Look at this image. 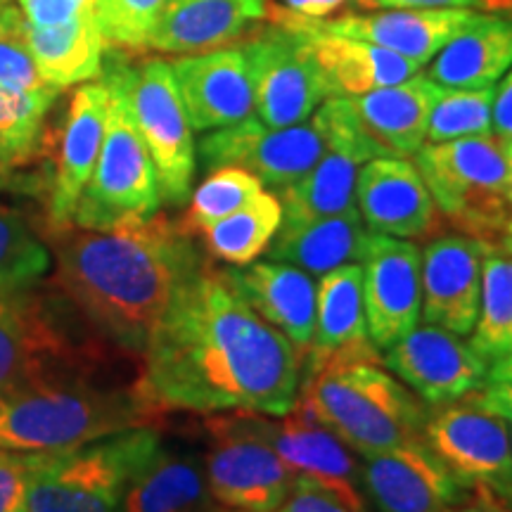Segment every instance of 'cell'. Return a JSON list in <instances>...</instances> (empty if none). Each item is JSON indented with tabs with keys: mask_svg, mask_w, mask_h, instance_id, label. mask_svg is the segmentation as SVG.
<instances>
[{
	"mask_svg": "<svg viewBox=\"0 0 512 512\" xmlns=\"http://www.w3.org/2000/svg\"><path fill=\"white\" fill-rule=\"evenodd\" d=\"M304 356L249 309L209 259L181 283L157 320L138 377L162 411L261 413L294 406Z\"/></svg>",
	"mask_w": 512,
	"mask_h": 512,
	"instance_id": "6da1fadb",
	"label": "cell"
},
{
	"mask_svg": "<svg viewBox=\"0 0 512 512\" xmlns=\"http://www.w3.org/2000/svg\"><path fill=\"white\" fill-rule=\"evenodd\" d=\"M55 235L57 285L100 337L133 356H143L171 297L204 264L195 233L159 211L133 226Z\"/></svg>",
	"mask_w": 512,
	"mask_h": 512,
	"instance_id": "7a4b0ae2",
	"label": "cell"
},
{
	"mask_svg": "<svg viewBox=\"0 0 512 512\" xmlns=\"http://www.w3.org/2000/svg\"><path fill=\"white\" fill-rule=\"evenodd\" d=\"M164 411L140 384L112 387L88 370L41 377L0 392V451H62L136 427H155Z\"/></svg>",
	"mask_w": 512,
	"mask_h": 512,
	"instance_id": "3957f363",
	"label": "cell"
},
{
	"mask_svg": "<svg viewBox=\"0 0 512 512\" xmlns=\"http://www.w3.org/2000/svg\"><path fill=\"white\" fill-rule=\"evenodd\" d=\"M384 363H335L299 382V399L361 456L425 441L427 413Z\"/></svg>",
	"mask_w": 512,
	"mask_h": 512,
	"instance_id": "277c9868",
	"label": "cell"
},
{
	"mask_svg": "<svg viewBox=\"0 0 512 512\" xmlns=\"http://www.w3.org/2000/svg\"><path fill=\"white\" fill-rule=\"evenodd\" d=\"M121 57L105 53L102 81L110 91L105 138L98 162L79 202H76L72 228L112 230L143 223L162 207L157 171L150 152L133 121L128 95L121 74Z\"/></svg>",
	"mask_w": 512,
	"mask_h": 512,
	"instance_id": "5b68a950",
	"label": "cell"
},
{
	"mask_svg": "<svg viewBox=\"0 0 512 512\" xmlns=\"http://www.w3.org/2000/svg\"><path fill=\"white\" fill-rule=\"evenodd\" d=\"M415 166L437 211L460 233L498 245L512 221L505 138L486 133L422 145Z\"/></svg>",
	"mask_w": 512,
	"mask_h": 512,
	"instance_id": "8992f818",
	"label": "cell"
},
{
	"mask_svg": "<svg viewBox=\"0 0 512 512\" xmlns=\"http://www.w3.org/2000/svg\"><path fill=\"white\" fill-rule=\"evenodd\" d=\"M157 427H136L50 451L29 486V512H119L128 479L162 444Z\"/></svg>",
	"mask_w": 512,
	"mask_h": 512,
	"instance_id": "52a82bcc",
	"label": "cell"
},
{
	"mask_svg": "<svg viewBox=\"0 0 512 512\" xmlns=\"http://www.w3.org/2000/svg\"><path fill=\"white\" fill-rule=\"evenodd\" d=\"M268 415L233 411L204 420V472L223 512H268L285 503L297 475L266 434Z\"/></svg>",
	"mask_w": 512,
	"mask_h": 512,
	"instance_id": "ba28073f",
	"label": "cell"
},
{
	"mask_svg": "<svg viewBox=\"0 0 512 512\" xmlns=\"http://www.w3.org/2000/svg\"><path fill=\"white\" fill-rule=\"evenodd\" d=\"M121 74L133 121L155 164L162 202L181 207L190 200L195 143L174 69L164 60H145L140 67L121 62Z\"/></svg>",
	"mask_w": 512,
	"mask_h": 512,
	"instance_id": "9c48e42d",
	"label": "cell"
},
{
	"mask_svg": "<svg viewBox=\"0 0 512 512\" xmlns=\"http://www.w3.org/2000/svg\"><path fill=\"white\" fill-rule=\"evenodd\" d=\"M425 441L465 489L512 503V446L501 415L484 411L470 396L434 406Z\"/></svg>",
	"mask_w": 512,
	"mask_h": 512,
	"instance_id": "30bf717a",
	"label": "cell"
},
{
	"mask_svg": "<svg viewBox=\"0 0 512 512\" xmlns=\"http://www.w3.org/2000/svg\"><path fill=\"white\" fill-rule=\"evenodd\" d=\"M316 114L328 136V147L309 174L278 192L285 226L325 219L356 207L358 171L370 159L380 157L358 126L349 98H328Z\"/></svg>",
	"mask_w": 512,
	"mask_h": 512,
	"instance_id": "8fae6325",
	"label": "cell"
},
{
	"mask_svg": "<svg viewBox=\"0 0 512 512\" xmlns=\"http://www.w3.org/2000/svg\"><path fill=\"white\" fill-rule=\"evenodd\" d=\"M328 147V136L316 112L302 124L271 128L247 117L240 124L216 128L200 140V157L209 169L242 166L273 190L309 174Z\"/></svg>",
	"mask_w": 512,
	"mask_h": 512,
	"instance_id": "7c38bea8",
	"label": "cell"
},
{
	"mask_svg": "<svg viewBox=\"0 0 512 512\" xmlns=\"http://www.w3.org/2000/svg\"><path fill=\"white\" fill-rule=\"evenodd\" d=\"M242 48L252 74L254 112L261 124L271 128L302 124L330 98L299 31L275 24Z\"/></svg>",
	"mask_w": 512,
	"mask_h": 512,
	"instance_id": "4fadbf2b",
	"label": "cell"
},
{
	"mask_svg": "<svg viewBox=\"0 0 512 512\" xmlns=\"http://www.w3.org/2000/svg\"><path fill=\"white\" fill-rule=\"evenodd\" d=\"M479 12L470 8H427V10H377L373 15H342L337 19L299 17L285 8L268 5V15L278 27L316 29L408 57L415 64H427L458 31L475 22Z\"/></svg>",
	"mask_w": 512,
	"mask_h": 512,
	"instance_id": "5bb4252c",
	"label": "cell"
},
{
	"mask_svg": "<svg viewBox=\"0 0 512 512\" xmlns=\"http://www.w3.org/2000/svg\"><path fill=\"white\" fill-rule=\"evenodd\" d=\"M76 370L88 366L53 309L29 290L0 294V392Z\"/></svg>",
	"mask_w": 512,
	"mask_h": 512,
	"instance_id": "9a60e30c",
	"label": "cell"
},
{
	"mask_svg": "<svg viewBox=\"0 0 512 512\" xmlns=\"http://www.w3.org/2000/svg\"><path fill=\"white\" fill-rule=\"evenodd\" d=\"M382 361L430 406L465 399L489 382V363L472 344L437 325L413 328L384 351Z\"/></svg>",
	"mask_w": 512,
	"mask_h": 512,
	"instance_id": "2e32d148",
	"label": "cell"
},
{
	"mask_svg": "<svg viewBox=\"0 0 512 512\" xmlns=\"http://www.w3.org/2000/svg\"><path fill=\"white\" fill-rule=\"evenodd\" d=\"M368 335L377 349L418 328L422 316V254L411 240L370 235L361 259Z\"/></svg>",
	"mask_w": 512,
	"mask_h": 512,
	"instance_id": "e0dca14e",
	"label": "cell"
},
{
	"mask_svg": "<svg viewBox=\"0 0 512 512\" xmlns=\"http://www.w3.org/2000/svg\"><path fill=\"white\" fill-rule=\"evenodd\" d=\"M266 434L278 456L299 479L318 484L349 510L368 512L361 465L351 456L349 446L325 422H320L299 396L280 420L268 415Z\"/></svg>",
	"mask_w": 512,
	"mask_h": 512,
	"instance_id": "ac0fdd59",
	"label": "cell"
},
{
	"mask_svg": "<svg viewBox=\"0 0 512 512\" xmlns=\"http://www.w3.org/2000/svg\"><path fill=\"white\" fill-rule=\"evenodd\" d=\"M363 458V491L377 512H448L465 501L467 489L427 441Z\"/></svg>",
	"mask_w": 512,
	"mask_h": 512,
	"instance_id": "d6986e66",
	"label": "cell"
},
{
	"mask_svg": "<svg viewBox=\"0 0 512 512\" xmlns=\"http://www.w3.org/2000/svg\"><path fill=\"white\" fill-rule=\"evenodd\" d=\"M489 242L470 235H441L422 252V318L467 337L482 299L484 254Z\"/></svg>",
	"mask_w": 512,
	"mask_h": 512,
	"instance_id": "ffe728a7",
	"label": "cell"
},
{
	"mask_svg": "<svg viewBox=\"0 0 512 512\" xmlns=\"http://www.w3.org/2000/svg\"><path fill=\"white\" fill-rule=\"evenodd\" d=\"M384 363L368 335L361 264L320 275L316 283V330L302 363V380L335 363Z\"/></svg>",
	"mask_w": 512,
	"mask_h": 512,
	"instance_id": "44dd1931",
	"label": "cell"
},
{
	"mask_svg": "<svg viewBox=\"0 0 512 512\" xmlns=\"http://www.w3.org/2000/svg\"><path fill=\"white\" fill-rule=\"evenodd\" d=\"M171 69L192 131H216L252 117L254 86L245 48L183 55Z\"/></svg>",
	"mask_w": 512,
	"mask_h": 512,
	"instance_id": "7402d4cb",
	"label": "cell"
},
{
	"mask_svg": "<svg viewBox=\"0 0 512 512\" xmlns=\"http://www.w3.org/2000/svg\"><path fill=\"white\" fill-rule=\"evenodd\" d=\"M356 209L373 233L389 238H427L439 214L418 166L401 157H375L356 178Z\"/></svg>",
	"mask_w": 512,
	"mask_h": 512,
	"instance_id": "603a6c76",
	"label": "cell"
},
{
	"mask_svg": "<svg viewBox=\"0 0 512 512\" xmlns=\"http://www.w3.org/2000/svg\"><path fill=\"white\" fill-rule=\"evenodd\" d=\"M107 107L110 91L105 81L83 83L69 98L48 197V223L53 233L72 228L76 202L93 174L105 138Z\"/></svg>",
	"mask_w": 512,
	"mask_h": 512,
	"instance_id": "cb8c5ba5",
	"label": "cell"
},
{
	"mask_svg": "<svg viewBox=\"0 0 512 512\" xmlns=\"http://www.w3.org/2000/svg\"><path fill=\"white\" fill-rule=\"evenodd\" d=\"M223 273L249 309L306 356L316 330V280L311 273L273 259L226 266Z\"/></svg>",
	"mask_w": 512,
	"mask_h": 512,
	"instance_id": "d4e9b609",
	"label": "cell"
},
{
	"mask_svg": "<svg viewBox=\"0 0 512 512\" xmlns=\"http://www.w3.org/2000/svg\"><path fill=\"white\" fill-rule=\"evenodd\" d=\"M266 15L268 0H164L147 48L166 55L226 48Z\"/></svg>",
	"mask_w": 512,
	"mask_h": 512,
	"instance_id": "484cf974",
	"label": "cell"
},
{
	"mask_svg": "<svg viewBox=\"0 0 512 512\" xmlns=\"http://www.w3.org/2000/svg\"><path fill=\"white\" fill-rule=\"evenodd\" d=\"M439 93L441 86L430 76H411L394 86L349 98V105L377 155L408 159L425 145Z\"/></svg>",
	"mask_w": 512,
	"mask_h": 512,
	"instance_id": "4316f807",
	"label": "cell"
},
{
	"mask_svg": "<svg viewBox=\"0 0 512 512\" xmlns=\"http://www.w3.org/2000/svg\"><path fill=\"white\" fill-rule=\"evenodd\" d=\"M119 512H221L209 494L204 458L183 444H162L128 479Z\"/></svg>",
	"mask_w": 512,
	"mask_h": 512,
	"instance_id": "83f0119b",
	"label": "cell"
},
{
	"mask_svg": "<svg viewBox=\"0 0 512 512\" xmlns=\"http://www.w3.org/2000/svg\"><path fill=\"white\" fill-rule=\"evenodd\" d=\"M299 31L316 62L330 98H356L377 88L394 86L420 72V64L377 48L373 43L356 41L316 29L285 27Z\"/></svg>",
	"mask_w": 512,
	"mask_h": 512,
	"instance_id": "f1b7e54d",
	"label": "cell"
},
{
	"mask_svg": "<svg viewBox=\"0 0 512 512\" xmlns=\"http://www.w3.org/2000/svg\"><path fill=\"white\" fill-rule=\"evenodd\" d=\"M512 67V17L479 15L434 55L430 79L444 88H489Z\"/></svg>",
	"mask_w": 512,
	"mask_h": 512,
	"instance_id": "f546056e",
	"label": "cell"
},
{
	"mask_svg": "<svg viewBox=\"0 0 512 512\" xmlns=\"http://www.w3.org/2000/svg\"><path fill=\"white\" fill-rule=\"evenodd\" d=\"M368 238L361 214L351 207L297 226L283 223L266 254L311 275H325L347 264H361Z\"/></svg>",
	"mask_w": 512,
	"mask_h": 512,
	"instance_id": "4dcf8cb0",
	"label": "cell"
},
{
	"mask_svg": "<svg viewBox=\"0 0 512 512\" xmlns=\"http://www.w3.org/2000/svg\"><path fill=\"white\" fill-rule=\"evenodd\" d=\"M283 226V204L278 195L261 190L245 207L202 230L204 245L214 259L228 266H247L266 254Z\"/></svg>",
	"mask_w": 512,
	"mask_h": 512,
	"instance_id": "1f68e13d",
	"label": "cell"
},
{
	"mask_svg": "<svg viewBox=\"0 0 512 512\" xmlns=\"http://www.w3.org/2000/svg\"><path fill=\"white\" fill-rule=\"evenodd\" d=\"M470 344L486 363L512 354V256L494 245L484 254L482 299Z\"/></svg>",
	"mask_w": 512,
	"mask_h": 512,
	"instance_id": "d6a6232c",
	"label": "cell"
},
{
	"mask_svg": "<svg viewBox=\"0 0 512 512\" xmlns=\"http://www.w3.org/2000/svg\"><path fill=\"white\" fill-rule=\"evenodd\" d=\"M50 266L46 245L17 209L0 204V294L31 290Z\"/></svg>",
	"mask_w": 512,
	"mask_h": 512,
	"instance_id": "836d02e7",
	"label": "cell"
},
{
	"mask_svg": "<svg viewBox=\"0 0 512 512\" xmlns=\"http://www.w3.org/2000/svg\"><path fill=\"white\" fill-rule=\"evenodd\" d=\"M494 95L496 86L489 88H444L434 102L427 138L430 143L486 136L494 131Z\"/></svg>",
	"mask_w": 512,
	"mask_h": 512,
	"instance_id": "e575fe53",
	"label": "cell"
},
{
	"mask_svg": "<svg viewBox=\"0 0 512 512\" xmlns=\"http://www.w3.org/2000/svg\"><path fill=\"white\" fill-rule=\"evenodd\" d=\"M264 190V183L242 166H219L204 178L200 188L190 192L188 214L183 216V226L190 233H202L211 223L245 207Z\"/></svg>",
	"mask_w": 512,
	"mask_h": 512,
	"instance_id": "d590c367",
	"label": "cell"
},
{
	"mask_svg": "<svg viewBox=\"0 0 512 512\" xmlns=\"http://www.w3.org/2000/svg\"><path fill=\"white\" fill-rule=\"evenodd\" d=\"M57 95H24L0 86V171L24 164L41 143Z\"/></svg>",
	"mask_w": 512,
	"mask_h": 512,
	"instance_id": "8d00e7d4",
	"label": "cell"
},
{
	"mask_svg": "<svg viewBox=\"0 0 512 512\" xmlns=\"http://www.w3.org/2000/svg\"><path fill=\"white\" fill-rule=\"evenodd\" d=\"M164 0H95L107 48L147 50L155 19Z\"/></svg>",
	"mask_w": 512,
	"mask_h": 512,
	"instance_id": "74e56055",
	"label": "cell"
},
{
	"mask_svg": "<svg viewBox=\"0 0 512 512\" xmlns=\"http://www.w3.org/2000/svg\"><path fill=\"white\" fill-rule=\"evenodd\" d=\"M0 86L24 95H60L38 72L24 38L22 19L0 31Z\"/></svg>",
	"mask_w": 512,
	"mask_h": 512,
	"instance_id": "f35d334b",
	"label": "cell"
},
{
	"mask_svg": "<svg viewBox=\"0 0 512 512\" xmlns=\"http://www.w3.org/2000/svg\"><path fill=\"white\" fill-rule=\"evenodd\" d=\"M50 451H0V512H29V486Z\"/></svg>",
	"mask_w": 512,
	"mask_h": 512,
	"instance_id": "ab89813d",
	"label": "cell"
},
{
	"mask_svg": "<svg viewBox=\"0 0 512 512\" xmlns=\"http://www.w3.org/2000/svg\"><path fill=\"white\" fill-rule=\"evenodd\" d=\"M17 8L22 12L24 24L38 29L98 22L95 0H17Z\"/></svg>",
	"mask_w": 512,
	"mask_h": 512,
	"instance_id": "60d3db41",
	"label": "cell"
},
{
	"mask_svg": "<svg viewBox=\"0 0 512 512\" xmlns=\"http://www.w3.org/2000/svg\"><path fill=\"white\" fill-rule=\"evenodd\" d=\"M223 512V510H221ZM268 512H354L349 510L339 498L320 489L318 484L309 482V479H299L294 484L292 494L285 498L283 505Z\"/></svg>",
	"mask_w": 512,
	"mask_h": 512,
	"instance_id": "b9f144b4",
	"label": "cell"
},
{
	"mask_svg": "<svg viewBox=\"0 0 512 512\" xmlns=\"http://www.w3.org/2000/svg\"><path fill=\"white\" fill-rule=\"evenodd\" d=\"M361 10H427V8H484L508 12L512 0H351Z\"/></svg>",
	"mask_w": 512,
	"mask_h": 512,
	"instance_id": "7bdbcfd3",
	"label": "cell"
},
{
	"mask_svg": "<svg viewBox=\"0 0 512 512\" xmlns=\"http://www.w3.org/2000/svg\"><path fill=\"white\" fill-rule=\"evenodd\" d=\"M470 399L482 406L484 411L501 415L503 420H512V384L510 382H486L482 389L470 394Z\"/></svg>",
	"mask_w": 512,
	"mask_h": 512,
	"instance_id": "ee69618b",
	"label": "cell"
},
{
	"mask_svg": "<svg viewBox=\"0 0 512 512\" xmlns=\"http://www.w3.org/2000/svg\"><path fill=\"white\" fill-rule=\"evenodd\" d=\"M494 131L501 138H512V67L505 72L494 95Z\"/></svg>",
	"mask_w": 512,
	"mask_h": 512,
	"instance_id": "f6af8a7d",
	"label": "cell"
},
{
	"mask_svg": "<svg viewBox=\"0 0 512 512\" xmlns=\"http://www.w3.org/2000/svg\"><path fill=\"white\" fill-rule=\"evenodd\" d=\"M285 10L294 12L299 17H311V19H325L332 12L342 8L347 0H283Z\"/></svg>",
	"mask_w": 512,
	"mask_h": 512,
	"instance_id": "bcb514c9",
	"label": "cell"
},
{
	"mask_svg": "<svg viewBox=\"0 0 512 512\" xmlns=\"http://www.w3.org/2000/svg\"><path fill=\"white\" fill-rule=\"evenodd\" d=\"M448 512H503L501 503L496 501V496L486 494V491H477V501L472 503H458L453 508H448Z\"/></svg>",
	"mask_w": 512,
	"mask_h": 512,
	"instance_id": "7dc6e473",
	"label": "cell"
},
{
	"mask_svg": "<svg viewBox=\"0 0 512 512\" xmlns=\"http://www.w3.org/2000/svg\"><path fill=\"white\" fill-rule=\"evenodd\" d=\"M489 382H510L512 384V354L489 363Z\"/></svg>",
	"mask_w": 512,
	"mask_h": 512,
	"instance_id": "c3c4849f",
	"label": "cell"
},
{
	"mask_svg": "<svg viewBox=\"0 0 512 512\" xmlns=\"http://www.w3.org/2000/svg\"><path fill=\"white\" fill-rule=\"evenodd\" d=\"M22 19V12H19L17 5H10V3H0V31H5L12 24L19 22Z\"/></svg>",
	"mask_w": 512,
	"mask_h": 512,
	"instance_id": "681fc988",
	"label": "cell"
},
{
	"mask_svg": "<svg viewBox=\"0 0 512 512\" xmlns=\"http://www.w3.org/2000/svg\"><path fill=\"white\" fill-rule=\"evenodd\" d=\"M496 247L501 249V252H505V254H510V256H512V221H510L508 230H505V233H503V238L498 240V245H496Z\"/></svg>",
	"mask_w": 512,
	"mask_h": 512,
	"instance_id": "f907efd6",
	"label": "cell"
},
{
	"mask_svg": "<svg viewBox=\"0 0 512 512\" xmlns=\"http://www.w3.org/2000/svg\"><path fill=\"white\" fill-rule=\"evenodd\" d=\"M505 143H508V202L512 209V138H505Z\"/></svg>",
	"mask_w": 512,
	"mask_h": 512,
	"instance_id": "816d5d0a",
	"label": "cell"
},
{
	"mask_svg": "<svg viewBox=\"0 0 512 512\" xmlns=\"http://www.w3.org/2000/svg\"><path fill=\"white\" fill-rule=\"evenodd\" d=\"M496 501H498V498H496ZM498 503H501L503 512H512V503H505V501H498Z\"/></svg>",
	"mask_w": 512,
	"mask_h": 512,
	"instance_id": "f5cc1de1",
	"label": "cell"
},
{
	"mask_svg": "<svg viewBox=\"0 0 512 512\" xmlns=\"http://www.w3.org/2000/svg\"><path fill=\"white\" fill-rule=\"evenodd\" d=\"M508 432H510V446H512V420L508 422Z\"/></svg>",
	"mask_w": 512,
	"mask_h": 512,
	"instance_id": "db71d44e",
	"label": "cell"
}]
</instances>
